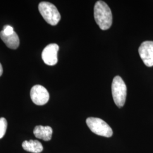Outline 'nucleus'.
I'll list each match as a JSON object with an SVG mask.
<instances>
[{
  "mask_svg": "<svg viewBox=\"0 0 153 153\" xmlns=\"http://www.w3.org/2000/svg\"><path fill=\"white\" fill-rule=\"evenodd\" d=\"M94 18L99 27L107 30L112 24V14L108 5L103 1H98L94 6Z\"/></svg>",
  "mask_w": 153,
  "mask_h": 153,
  "instance_id": "1",
  "label": "nucleus"
},
{
  "mask_svg": "<svg viewBox=\"0 0 153 153\" xmlns=\"http://www.w3.org/2000/svg\"><path fill=\"white\" fill-rule=\"evenodd\" d=\"M112 94L116 105L121 108L126 103L127 88L126 83L121 77L115 76L112 83Z\"/></svg>",
  "mask_w": 153,
  "mask_h": 153,
  "instance_id": "2",
  "label": "nucleus"
},
{
  "mask_svg": "<svg viewBox=\"0 0 153 153\" xmlns=\"http://www.w3.org/2000/svg\"><path fill=\"white\" fill-rule=\"evenodd\" d=\"M39 10L44 20L52 26H56L60 22L61 16L57 7L48 2H42L39 4Z\"/></svg>",
  "mask_w": 153,
  "mask_h": 153,
  "instance_id": "3",
  "label": "nucleus"
},
{
  "mask_svg": "<svg viewBox=\"0 0 153 153\" xmlns=\"http://www.w3.org/2000/svg\"><path fill=\"white\" fill-rule=\"evenodd\" d=\"M86 124L94 133L105 137H111L113 134L112 128L104 121L97 117H88Z\"/></svg>",
  "mask_w": 153,
  "mask_h": 153,
  "instance_id": "4",
  "label": "nucleus"
},
{
  "mask_svg": "<svg viewBox=\"0 0 153 153\" xmlns=\"http://www.w3.org/2000/svg\"><path fill=\"white\" fill-rule=\"evenodd\" d=\"M30 97L33 103L38 105H43L48 102L49 94L43 86L37 85L31 88Z\"/></svg>",
  "mask_w": 153,
  "mask_h": 153,
  "instance_id": "5",
  "label": "nucleus"
},
{
  "mask_svg": "<svg viewBox=\"0 0 153 153\" xmlns=\"http://www.w3.org/2000/svg\"><path fill=\"white\" fill-rule=\"evenodd\" d=\"M138 53L145 65L148 67L153 66V42L145 41L141 44Z\"/></svg>",
  "mask_w": 153,
  "mask_h": 153,
  "instance_id": "6",
  "label": "nucleus"
},
{
  "mask_svg": "<svg viewBox=\"0 0 153 153\" xmlns=\"http://www.w3.org/2000/svg\"><path fill=\"white\" fill-rule=\"evenodd\" d=\"M59 47L57 44L52 43L48 45L43 49L42 57L44 63L49 66L56 65L57 63V53Z\"/></svg>",
  "mask_w": 153,
  "mask_h": 153,
  "instance_id": "7",
  "label": "nucleus"
},
{
  "mask_svg": "<svg viewBox=\"0 0 153 153\" xmlns=\"http://www.w3.org/2000/svg\"><path fill=\"white\" fill-rule=\"evenodd\" d=\"M53 130L49 126H36L33 129V134L37 138L45 141L51 140Z\"/></svg>",
  "mask_w": 153,
  "mask_h": 153,
  "instance_id": "8",
  "label": "nucleus"
},
{
  "mask_svg": "<svg viewBox=\"0 0 153 153\" xmlns=\"http://www.w3.org/2000/svg\"><path fill=\"white\" fill-rule=\"evenodd\" d=\"M0 38L6 46L10 49H16L19 45V37L15 31L10 35H6L1 31L0 32Z\"/></svg>",
  "mask_w": 153,
  "mask_h": 153,
  "instance_id": "9",
  "label": "nucleus"
},
{
  "mask_svg": "<svg viewBox=\"0 0 153 153\" xmlns=\"http://www.w3.org/2000/svg\"><path fill=\"white\" fill-rule=\"evenodd\" d=\"M22 146L25 150L31 153H40L43 150V145L38 140L25 141Z\"/></svg>",
  "mask_w": 153,
  "mask_h": 153,
  "instance_id": "10",
  "label": "nucleus"
},
{
  "mask_svg": "<svg viewBox=\"0 0 153 153\" xmlns=\"http://www.w3.org/2000/svg\"><path fill=\"white\" fill-rule=\"evenodd\" d=\"M7 123L4 117L0 118V139L4 137L5 134L7 129Z\"/></svg>",
  "mask_w": 153,
  "mask_h": 153,
  "instance_id": "11",
  "label": "nucleus"
},
{
  "mask_svg": "<svg viewBox=\"0 0 153 153\" xmlns=\"http://www.w3.org/2000/svg\"><path fill=\"white\" fill-rule=\"evenodd\" d=\"M6 35H10L14 33V28L10 25H6L4 27V30L2 31Z\"/></svg>",
  "mask_w": 153,
  "mask_h": 153,
  "instance_id": "12",
  "label": "nucleus"
},
{
  "mask_svg": "<svg viewBox=\"0 0 153 153\" xmlns=\"http://www.w3.org/2000/svg\"><path fill=\"white\" fill-rule=\"evenodd\" d=\"M2 73H3V68H2V66L1 64L0 63V76H2Z\"/></svg>",
  "mask_w": 153,
  "mask_h": 153,
  "instance_id": "13",
  "label": "nucleus"
}]
</instances>
